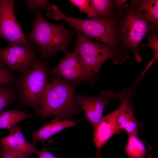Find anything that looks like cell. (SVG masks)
Masks as SVG:
<instances>
[{
    "instance_id": "obj_5",
    "label": "cell",
    "mask_w": 158,
    "mask_h": 158,
    "mask_svg": "<svg viewBox=\"0 0 158 158\" xmlns=\"http://www.w3.org/2000/svg\"><path fill=\"white\" fill-rule=\"evenodd\" d=\"M46 15L55 20H64L75 32H78L88 38L119 48L116 39L115 17L112 19L99 17L86 19L71 17L64 14L54 5Z\"/></svg>"
},
{
    "instance_id": "obj_20",
    "label": "cell",
    "mask_w": 158,
    "mask_h": 158,
    "mask_svg": "<svg viewBox=\"0 0 158 158\" xmlns=\"http://www.w3.org/2000/svg\"><path fill=\"white\" fill-rule=\"evenodd\" d=\"M18 75L6 67L0 61V85L14 86Z\"/></svg>"
},
{
    "instance_id": "obj_3",
    "label": "cell",
    "mask_w": 158,
    "mask_h": 158,
    "mask_svg": "<svg viewBox=\"0 0 158 158\" xmlns=\"http://www.w3.org/2000/svg\"><path fill=\"white\" fill-rule=\"evenodd\" d=\"M50 76L49 89L40 104L42 121L53 115L63 120L71 119L81 109L75 103L76 90L80 82H67L55 74Z\"/></svg>"
},
{
    "instance_id": "obj_27",
    "label": "cell",
    "mask_w": 158,
    "mask_h": 158,
    "mask_svg": "<svg viewBox=\"0 0 158 158\" xmlns=\"http://www.w3.org/2000/svg\"><path fill=\"white\" fill-rule=\"evenodd\" d=\"M95 158H101V150H97V153Z\"/></svg>"
},
{
    "instance_id": "obj_1",
    "label": "cell",
    "mask_w": 158,
    "mask_h": 158,
    "mask_svg": "<svg viewBox=\"0 0 158 158\" xmlns=\"http://www.w3.org/2000/svg\"><path fill=\"white\" fill-rule=\"evenodd\" d=\"M116 40L118 47L130 51L138 63L142 62L139 51L142 40L151 31L153 25L125 3L115 17Z\"/></svg>"
},
{
    "instance_id": "obj_12",
    "label": "cell",
    "mask_w": 158,
    "mask_h": 158,
    "mask_svg": "<svg viewBox=\"0 0 158 158\" xmlns=\"http://www.w3.org/2000/svg\"><path fill=\"white\" fill-rule=\"evenodd\" d=\"M119 108L104 116L94 128L93 141L97 150H101L105 144L117 134V118Z\"/></svg>"
},
{
    "instance_id": "obj_16",
    "label": "cell",
    "mask_w": 158,
    "mask_h": 158,
    "mask_svg": "<svg viewBox=\"0 0 158 158\" xmlns=\"http://www.w3.org/2000/svg\"><path fill=\"white\" fill-rule=\"evenodd\" d=\"M138 136H128L124 150L128 158H152L151 146L140 139Z\"/></svg>"
},
{
    "instance_id": "obj_11",
    "label": "cell",
    "mask_w": 158,
    "mask_h": 158,
    "mask_svg": "<svg viewBox=\"0 0 158 158\" xmlns=\"http://www.w3.org/2000/svg\"><path fill=\"white\" fill-rule=\"evenodd\" d=\"M137 81L131 87L125 89L124 96L120 101L119 111L117 118V134L124 130L128 136L139 135L143 124L140 122L134 113L133 107V99Z\"/></svg>"
},
{
    "instance_id": "obj_22",
    "label": "cell",
    "mask_w": 158,
    "mask_h": 158,
    "mask_svg": "<svg viewBox=\"0 0 158 158\" xmlns=\"http://www.w3.org/2000/svg\"><path fill=\"white\" fill-rule=\"evenodd\" d=\"M68 1L78 8L80 14L83 13H85L87 15L88 18H90L98 17L90 5L89 0H69Z\"/></svg>"
},
{
    "instance_id": "obj_7",
    "label": "cell",
    "mask_w": 158,
    "mask_h": 158,
    "mask_svg": "<svg viewBox=\"0 0 158 158\" xmlns=\"http://www.w3.org/2000/svg\"><path fill=\"white\" fill-rule=\"evenodd\" d=\"M49 73L67 82L83 81L91 85L94 83L97 77L74 51H68L55 67L50 68Z\"/></svg>"
},
{
    "instance_id": "obj_25",
    "label": "cell",
    "mask_w": 158,
    "mask_h": 158,
    "mask_svg": "<svg viewBox=\"0 0 158 158\" xmlns=\"http://www.w3.org/2000/svg\"><path fill=\"white\" fill-rule=\"evenodd\" d=\"M37 158H59L57 156L51 153L45 147L39 150L37 154Z\"/></svg>"
},
{
    "instance_id": "obj_8",
    "label": "cell",
    "mask_w": 158,
    "mask_h": 158,
    "mask_svg": "<svg viewBox=\"0 0 158 158\" xmlns=\"http://www.w3.org/2000/svg\"><path fill=\"white\" fill-rule=\"evenodd\" d=\"M15 0H0V39L9 44L14 43L28 47L39 52V49L27 38L18 21L14 12Z\"/></svg>"
},
{
    "instance_id": "obj_15",
    "label": "cell",
    "mask_w": 158,
    "mask_h": 158,
    "mask_svg": "<svg viewBox=\"0 0 158 158\" xmlns=\"http://www.w3.org/2000/svg\"><path fill=\"white\" fill-rule=\"evenodd\" d=\"M132 9L145 17L158 32V0H133L129 4Z\"/></svg>"
},
{
    "instance_id": "obj_17",
    "label": "cell",
    "mask_w": 158,
    "mask_h": 158,
    "mask_svg": "<svg viewBox=\"0 0 158 158\" xmlns=\"http://www.w3.org/2000/svg\"><path fill=\"white\" fill-rule=\"evenodd\" d=\"M37 116L29 115L24 111L11 109L3 110L0 112V129H6L9 131L21 121Z\"/></svg>"
},
{
    "instance_id": "obj_23",
    "label": "cell",
    "mask_w": 158,
    "mask_h": 158,
    "mask_svg": "<svg viewBox=\"0 0 158 158\" xmlns=\"http://www.w3.org/2000/svg\"><path fill=\"white\" fill-rule=\"evenodd\" d=\"M30 155L9 147L2 144L0 146V158H29Z\"/></svg>"
},
{
    "instance_id": "obj_9",
    "label": "cell",
    "mask_w": 158,
    "mask_h": 158,
    "mask_svg": "<svg viewBox=\"0 0 158 158\" xmlns=\"http://www.w3.org/2000/svg\"><path fill=\"white\" fill-rule=\"evenodd\" d=\"M124 93L123 90L118 93L108 90H102L99 95L85 96L76 94L75 103L76 106L83 109L85 118L94 128L103 117L104 109L110 102L117 100L120 101Z\"/></svg>"
},
{
    "instance_id": "obj_21",
    "label": "cell",
    "mask_w": 158,
    "mask_h": 158,
    "mask_svg": "<svg viewBox=\"0 0 158 158\" xmlns=\"http://www.w3.org/2000/svg\"><path fill=\"white\" fill-rule=\"evenodd\" d=\"M147 42L145 44L140 45L139 49L148 47L151 48L153 51L154 56L151 60L154 61L158 60V36L154 30L150 31L146 36Z\"/></svg>"
},
{
    "instance_id": "obj_6",
    "label": "cell",
    "mask_w": 158,
    "mask_h": 158,
    "mask_svg": "<svg viewBox=\"0 0 158 158\" xmlns=\"http://www.w3.org/2000/svg\"><path fill=\"white\" fill-rule=\"evenodd\" d=\"M75 33L76 44L73 51L97 75L102 64L108 59H112L115 64L119 65L129 58V54L127 50L93 40L78 32Z\"/></svg>"
},
{
    "instance_id": "obj_10",
    "label": "cell",
    "mask_w": 158,
    "mask_h": 158,
    "mask_svg": "<svg viewBox=\"0 0 158 158\" xmlns=\"http://www.w3.org/2000/svg\"><path fill=\"white\" fill-rule=\"evenodd\" d=\"M37 51L28 47L11 43L4 49H0V61L13 72L23 73L29 70L39 57Z\"/></svg>"
},
{
    "instance_id": "obj_18",
    "label": "cell",
    "mask_w": 158,
    "mask_h": 158,
    "mask_svg": "<svg viewBox=\"0 0 158 158\" xmlns=\"http://www.w3.org/2000/svg\"><path fill=\"white\" fill-rule=\"evenodd\" d=\"M89 3L97 16L102 18L113 19L117 13L115 5L111 0H90Z\"/></svg>"
},
{
    "instance_id": "obj_26",
    "label": "cell",
    "mask_w": 158,
    "mask_h": 158,
    "mask_svg": "<svg viewBox=\"0 0 158 158\" xmlns=\"http://www.w3.org/2000/svg\"><path fill=\"white\" fill-rule=\"evenodd\" d=\"M115 5L116 11L117 13L122 8L123 5L128 1L126 0H113Z\"/></svg>"
},
{
    "instance_id": "obj_19",
    "label": "cell",
    "mask_w": 158,
    "mask_h": 158,
    "mask_svg": "<svg viewBox=\"0 0 158 158\" xmlns=\"http://www.w3.org/2000/svg\"><path fill=\"white\" fill-rule=\"evenodd\" d=\"M16 99V92L13 86L0 85V112Z\"/></svg>"
},
{
    "instance_id": "obj_2",
    "label": "cell",
    "mask_w": 158,
    "mask_h": 158,
    "mask_svg": "<svg viewBox=\"0 0 158 158\" xmlns=\"http://www.w3.org/2000/svg\"><path fill=\"white\" fill-rule=\"evenodd\" d=\"M35 13L32 28L26 36L39 47V57L46 60L48 58L56 56L59 51L65 54L75 31L72 29L68 30L63 23L56 25L48 22L42 16L40 10Z\"/></svg>"
},
{
    "instance_id": "obj_4",
    "label": "cell",
    "mask_w": 158,
    "mask_h": 158,
    "mask_svg": "<svg viewBox=\"0 0 158 158\" xmlns=\"http://www.w3.org/2000/svg\"><path fill=\"white\" fill-rule=\"evenodd\" d=\"M50 68L48 62L39 57L31 68L18 75L14 86L18 103L32 108L37 114L40 113V103L49 88Z\"/></svg>"
},
{
    "instance_id": "obj_14",
    "label": "cell",
    "mask_w": 158,
    "mask_h": 158,
    "mask_svg": "<svg viewBox=\"0 0 158 158\" xmlns=\"http://www.w3.org/2000/svg\"><path fill=\"white\" fill-rule=\"evenodd\" d=\"M21 131L20 127L16 126L9 131L8 135L0 138L1 144L30 155L37 154L39 150L35 148V146L26 140Z\"/></svg>"
},
{
    "instance_id": "obj_13",
    "label": "cell",
    "mask_w": 158,
    "mask_h": 158,
    "mask_svg": "<svg viewBox=\"0 0 158 158\" xmlns=\"http://www.w3.org/2000/svg\"><path fill=\"white\" fill-rule=\"evenodd\" d=\"M78 121L73 120H63L55 116L48 123L44 125L39 129L31 132L33 139L32 145L34 146L38 141L44 145V141L52 136L67 128L75 126Z\"/></svg>"
},
{
    "instance_id": "obj_24",
    "label": "cell",
    "mask_w": 158,
    "mask_h": 158,
    "mask_svg": "<svg viewBox=\"0 0 158 158\" xmlns=\"http://www.w3.org/2000/svg\"><path fill=\"white\" fill-rule=\"evenodd\" d=\"M27 7L31 11H34L43 9L48 10L51 5L49 4L48 0H26Z\"/></svg>"
}]
</instances>
